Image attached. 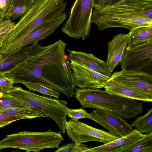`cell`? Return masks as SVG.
<instances>
[{"mask_svg": "<svg viewBox=\"0 0 152 152\" xmlns=\"http://www.w3.org/2000/svg\"><path fill=\"white\" fill-rule=\"evenodd\" d=\"M66 44L60 39L47 46L30 45L28 57L11 69L3 71L14 83L28 82L45 85L70 98L76 86L72 71L66 58Z\"/></svg>", "mask_w": 152, "mask_h": 152, "instance_id": "6da1fadb", "label": "cell"}, {"mask_svg": "<svg viewBox=\"0 0 152 152\" xmlns=\"http://www.w3.org/2000/svg\"><path fill=\"white\" fill-rule=\"evenodd\" d=\"M65 0H37L30 10L20 17L14 27L1 39L0 43L7 52L14 53L31 32L43 24L61 16L67 4Z\"/></svg>", "mask_w": 152, "mask_h": 152, "instance_id": "7a4b0ae2", "label": "cell"}, {"mask_svg": "<svg viewBox=\"0 0 152 152\" xmlns=\"http://www.w3.org/2000/svg\"><path fill=\"white\" fill-rule=\"evenodd\" d=\"M100 30L122 27L130 31L142 26H152V4L137 0H124L102 10L94 9L91 17Z\"/></svg>", "mask_w": 152, "mask_h": 152, "instance_id": "3957f363", "label": "cell"}, {"mask_svg": "<svg viewBox=\"0 0 152 152\" xmlns=\"http://www.w3.org/2000/svg\"><path fill=\"white\" fill-rule=\"evenodd\" d=\"M75 97L84 107L98 109L129 119L142 114V102L110 94L99 89L77 88Z\"/></svg>", "mask_w": 152, "mask_h": 152, "instance_id": "277c9868", "label": "cell"}, {"mask_svg": "<svg viewBox=\"0 0 152 152\" xmlns=\"http://www.w3.org/2000/svg\"><path fill=\"white\" fill-rule=\"evenodd\" d=\"M15 100L22 103L43 113L57 124L60 133L65 132L68 108L65 101L37 94L20 86H13L6 92Z\"/></svg>", "mask_w": 152, "mask_h": 152, "instance_id": "5b68a950", "label": "cell"}, {"mask_svg": "<svg viewBox=\"0 0 152 152\" xmlns=\"http://www.w3.org/2000/svg\"><path fill=\"white\" fill-rule=\"evenodd\" d=\"M64 140L60 132L51 129L44 132L23 131L6 135L0 141V150L12 148L38 152L46 148H59Z\"/></svg>", "mask_w": 152, "mask_h": 152, "instance_id": "8992f818", "label": "cell"}, {"mask_svg": "<svg viewBox=\"0 0 152 152\" xmlns=\"http://www.w3.org/2000/svg\"><path fill=\"white\" fill-rule=\"evenodd\" d=\"M93 7V0H76L62 31L71 38L84 40L90 34Z\"/></svg>", "mask_w": 152, "mask_h": 152, "instance_id": "52a82bcc", "label": "cell"}, {"mask_svg": "<svg viewBox=\"0 0 152 152\" xmlns=\"http://www.w3.org/2000/svg\"><path fill=\"white\" fill-rule=\"evenodd\" d=\"M120 63L121 70L142 71L150 74L149 72L152 71V41L135 45L127 44Z\"/></svg>", "mask_w": 152, "mask_h": 152, "instance_id": "ba28073f", "label": "cell"}, {"mask_svg": "<svg viewBox=\"0 0 152 152\" xmlns=\"http://www.w3.org/2000/svg\"><path fill=\"white\" fill-rule=\"evenodd\" d=\"M65 130L69 138L77 143L95 141L105 144L119 138L103 130L71 118L66 121Z\"/></svg>", "mask_w": 152, "mask_h": 152, "instance_id": "9c48e42d", "label": "cell"}, {"mask_svg": "<svg viewBox=\"0 0 152 152\" xmlns=\"http://www.w3.org/2000/svg\"><path fill=\"white\" fill-rule=\"evenodd\" d=\"M110 79L152 99V76L143 72L128 70L114 72Z\"/></svg>", "mask_w": 152, "mask_h": 152, "instance_id": "30bf717a", "label": "cell"}, {"mask_svg": "<svg viewBox=\"0 0 152 152\" xmlns=\"http://www.w3.org/2000/svg\"><path fill=\"white\" fill-rule=\"evenodd\" d=\"M88 118L106 129L110 134L120 138L129 134L133 127L123 118L112 113L95 109L88 114Z\"/></svg>", "mask_w": 152, "mask_h": 152, "instance_id": "8fae6325", "label": "cell"}, {"mask_svg": "<svg viewBox=\"0 0 152 152\" xmlns=\"http://www.w3.org/2000/svg\"><path fill=\"white\" fill-rule=\"evenodd\" d=\"M69 62L76 86L94 89L104 88L109 78L74 62Z\"/></svg>", "mask_w": 152, "mask_h": 152, "instance_id": "7c38bea8", "label": "cell"}, {"mask_svg": "<svg viewBox=\"0 0 152 152\" xmlns=\"http://www.w3.org/2000/svg\"><path fill=\"white\" fill-rule=\"evenodd\" d=\"M146 135L137 129H134L125 136L100 146L90 148L85 152H121L143 139Z\"/></svg>", "mask_w": 152, "mask_h": 152, "instance_id": "4fadbf2b", "label": "cell"}, {"mask_svg": "<svg viewBox=\"0 0 152 152\" xmlns=\"http://www.w3.org/2000/svg\"><path fill=\"white\" fill-rule=\"evenodd\" d=\"M68 50L69 62L72 61L84 66L109 78L111 76V73L107 67L106 62L91 53L69 49Z\"/></svg>", "mask_w": 152, "mask_h": 152, "instance_id": "5bb4252c", "label": "cell"}, {"mask_svg": "<svg viewBox=\"0 0 152 152\" xmlns=\"http://www.w3.org/2000/svg\"><path fill=\"white\" fill-rule=\"evenodd\" d=\"M129 35V33L118 34L108 44V54L106 62L111 73L121 61L124 50L128 44Z\"/></svg>", "mask_w": 152, "mask_h": 152, "instance_id": "9a60e30c", "label": "cell"}, {"mask_svg": "<svg viewBox=\"0 0 152 152\" xmlns=\"http://www.w3.org/2000/svg\"><path fill=\"white\" fill-rule=\"evenodd\" d=\"M67 15L65 13L60 17L46 23L35 29L29 34L22 42L20 49L29 45H33L38 42L54 33L64 22Z\"/></svg>", "mask_w": 152, "mask_h": 152, "instance_id": "2e32d148", "label": "cell"}, {"mask_svg": "<svg viewBox=\"0 0 152 152\" xmlns=\"http://www.w3.org/2000/svg\"><path fill=\"white\" fill-rule=\"evenodd\" d=\"M108 93L136 100L151 102L152 99L109 78L104 87Z\"/></svg>", "mask_w": 152, "mask_h": 152, "instance_id": "e0dca14e", "label": "cell"}, {"mask_svg": "<svg viewBox=\"0 0 152 152\" xmlns=\"http://www.w3.org/2000/svg\"><path fill=\"white\" fill-rule=\"evenodd\" d=\"M33 0H10L5 18L12 21L26 14L33 6Z\"/></svg>", "mask_w": 152, "mask_h": 152, "instance_id": "ac0fdd59", "label": "cell"}, {"mask_svg": "<svg viewBox=\"0 0 152 152\" xmlns=\"http://www.w3.org/2000/svg\"><path fill=\"white\" fill-rule=\"evenodd\" d=\"M30 46H25L17 52L9 55L0 56V71L10 69L23 61L28 56Z\"/></svg>", "mask_w": 152, "mask_h": 152, "instance_id": "d6986e66", "label": "cell"}, {"mask_svg": "<svg viewBox=\"0 0 152 152\" xmlns=\"http://www.w3.org/2000/svg\"><path fill=\"white\" fill-rule=\"evenodd\" d=\"M128 44L135 45L152 41V26H142L135 28L129 32Z\"/></svg>", "mask_w": 152, "mask_h": 152, "instance_id": "ffe728a7", "label": "cell"}, {"mask_svg": "<svg viewBox=\"0 0 152 152\" xmlns=\"http://www.w3.org/2000/svg\"><path fill=\"white\" fill-rule=\"evenodd\" d=\"M0 113L22 117L25 119H32L38 117H48L43 113L31 107L8 108L1 111Z\"/></svg>", "mask_w": 152, "mask_h": 152, "instance_id": "44dd1931", "label": "cell"}, {"mask_svg": "<svg viewBox=\"0 0 152 152\" xmlns=\"http://www.w3.org/2000/svg\"><path fill=\"white\" fill-rule=\"evenodd\" d=\"M131 125L142 133H148L152 131V108L145 115L137 118Z\"/></svg>", "mask_w": 152, "mask_h": 152, "instance_id": "7402d4cb", "label": "cell"}, {"mask_svg": "<svg viewBox=\"0 0 152 152\" xmlns=\"http://www.w3.org/2000/svg\"><path fill=\"white\" fill-rule=\"evenodd\" d=\"M121 152H152V132L146 134L143 139Z\"/></svg>", "mask_w": 152, "mask_h": 152, "instance_id": "603a6c76", "label": "cell"}, {"mask_svg": "<svg viewBox=\"0 0 152 152\" xmlns=\"http://www.w3.org/2000/svg\"><path fill=\"white\" fill-rule=\"evenodd\" d=\"M22 84L25 85L29 90L39 92L44 95L53 96L58 98L60 92L45 85L40 83L25 82Z\"/></svg>", "mask_w": 152, "mask_h": 152, "instance_id": "cb8c5ba5", "label": "cell"}, {"mask_svg": "<svg viewBox=\"0 0 152 152\" xmlns=\"http://www.w3.org/2000/svg\"><path fill=\"white\" fill-rule=\"evenodd\" d=\"M30 107L12 98L6 92L0 91V113L10 108H24Z\"/></svg>", "mask_w": 152, "mask_h": 152, "instance_id": "d4e9b609", "label": "cell"}, {"mask_svg": "<svg viewBox=\"0 0 152 152\" xmlns=\"http://www.w3.org/2000/svg\"><path fill=\"white\" fill-rule=\"evenodd\" d=\"M90 148L86 145L82 143H69L65 144L58 148L55 152H85Z\"/></svg>", "mask_w": 152, "mask_h": 152, "instance_id": "484cf974", "label": "cell"}, {"mask_svg": "<svg viewBox=\"0 0 152 152\" xmlns=\"http://www.w3.org/2000/svg\"><path fill=\"white\" fill-rule=\"evenodd\" d=\"M124 0H93L94 9L102 10L117 5Z\"/></svg>", "mask_w": 152, "mask_h": 152, "instance_id": "4316f807", "label": "cell"}, {"mask_svg": "<svg viewBox=\"0 0 152 152\" xmlns=\"http://www.w3.org/2000/svg\"><path fill=\"white\" fill-rule=\"evenodd\" d=\"M14 83L12 79L7 77L5 72L0 71V91L7 92L12 89Z\"/></svg>", "mask_w": 152, "mask_h": 152, "instance_id": "83f0119b", "label": "cell"}, {"mask_svg": "<svg viewBox=\"0 0 152 152\" xmlns=\"http://www.w3.org/2000/svg\"><path fill=\"white\" fill-rule=\"evenodd\" d=\"M11 20L4 18H0V39L15 25Z\"/></svg>", "mask_w": 152, "mask_h": 152, "instance_id": "f1b7e54d", "label": "cell"}, {"mask_svg": "<svg viewBox=\"0 0 152 152\" xmlns=\"http://www.w3.org/2000/svg\"><path fill=\"white\" fill-rule=\"evenodd\" d=\"M67 114L71 118L77 120L83 118H88V114L83 108L78 109H71L68 108Z\"/></svg>", "mask_w": 152, "mask_h": 152, "instance_id": "f546056e", "label": "cell"}, {"mask_svg": "<svg viewBox=\"0 0 152 152\" xmlns=\"http://www.w3.org/2000/svg\"><path fill=\"white\" fill-rule=\"evenodd\" d=\"M23 119L25 118L22 117L0 113V128L4 127L13 122Z\"/></svg>", "mask_w": 152, "mask_h": 152, "instance_id": "4dcf8cb0", "label": "cell"}, {"mask_svg": "<svg viewBox=\"0 0 152 152\" xmlns=\"http://www.w3.org/2000/svg\"><path fill=\"white\" fill-rule=\"evenodd\" d=\"M10 0H0V18H4Z\"/></svg>", "mask_w": 152, "mask_h": 152, "instance_id": "1f68e13d", "label": "cell"}, {"mask_svg": "<svg viewBox=\"0 0 152 152\" xmlns=\"http://www.w3.org/2000/svg\"><path fill=\"white\" fill-rule=\"evenodd\" d=\"M139 1L145 3L152 4V0H137Z\"/></svg>", "mask_w": 152, "mask_h": 152, "instance_id": "d6a6232c", "label": "cell"}, {"mask_svg": "<svg viewBox=\"0 0 152 152\" xmlns=\"http://www.w3.org/2000/svg\"><path fill=\"white\" fill-rule=\"evenodd\" d=\"M34 1H36L37 0H33Z\"/></svg>", "mask_w": 152, "mask_h": 152, "instance_id": "836d02e7", "label": "cell"}, {"mask_svg": "<svg viewBox=\"0 0 152 152\" xmlns=\"http://www.w3.org/2000/svg\"><path fill=\"white\" fill-rule=\"evenodd\" d=\"M1 56V55H0V56Z\"/></svg>", "mask_w": 152, "mask_h": 152, "instance_id": "e575fe53", "label": "cell"}, {"mask_svg": "<svg viewBox=\"0 0 152 152\" xmlns=\"http://www.w3.org/2000/svg\"></svg>", "mask_w": 152, "mask_h": 152, "instance_id": "d590c367", "label": "cell"}]
</instances>
